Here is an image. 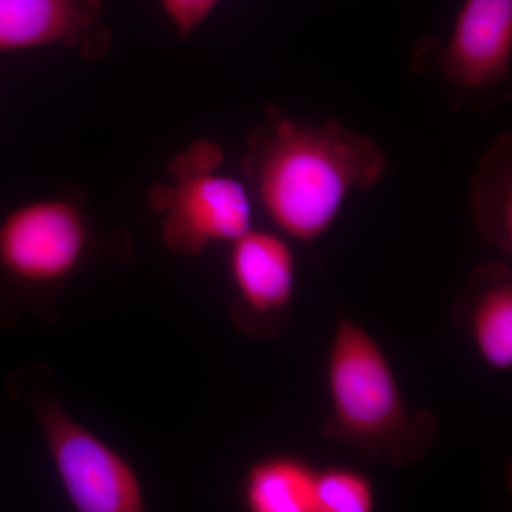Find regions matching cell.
<instances>
[{
  "label": "cell",
  "instance_id": "cell-1",
  "mask_svg": "<svg viewBox=\"0 0 512 512\" xmlns=\"http://www.w3.org/2000/svg\"><path fill=\"white\" fill-rule=\"evenodd\" d=\"M387 160L375 141L330 120L305 126L275 111L252 131L242 168L262 207L289 237H322L353 190L379 183Z\"/></svg>",
  "mask_w": 512,
  "mask_h": 512
},
{
  "label": "cell",
  "instance_id": "cell-2",
  "mask_svg": "<svg viewBox=\"0 0 512 512\" xmlns=\"http://www.w3.org/2000/svg\"><path fill=\"white\" fill-rule=\"evenodd\" d=\"M330 414L326 439L390 467L412 466L439 433L429 410H410L386 353L367 330L340 316L326 362Z\"/></svg>",
  "mask_w": 512,
  "mask_h": 512
},
{
  "label": "cell",
  "instance_id": "cell-3",
  "mask_svg": "<svg viewBox=\"0 0 512 512\" xmlns=\"http://www.w3.org/2000/svg\"><path fill=\"white\" fill-rule=\"evenodd\" d=\"M222 161L224 151L214 141H195L171 161L173 183L151 187L148 201L163 217V242L175 254L200 255L252 228L248 191L235 178L217 174Z\"/></svg>",
  "mask_w": 512,
  "mask_h": 512
},
{
  "label": "cell",
  "instance_id": "cell-4",
  "mask_svg": "<svg viewBox=\"0 0 512 512\" xmlns=\"http://www.w3.org/2000/svg\"><path fill=\"white\" fill-rule=\"evenodd\" d=\"M37 420L60 483L77 511H144L136 471L119 453L55 403L39 404Z\"/></svg>",
  "mask_w": 512,
  "mask_h": 512
},
{
  "label": "cell",
  "instance_id": "cell-5",
  "mask_svg": "<svg viewBox=\"0 0 512 512\" xmlns=\"http://www.w3.org/2000/svg\"><path fill=\"white\" fill-rule=\"evenodd\" d=\"M87 242L86 224L70 202H29L0 221V278L46 285L72 274Z\"/></svg>",
  "mask_w": 512,
  "mask_h": 512
},
{
  "label": "cell",
  "instance_id": "cell-6",
  "mask_svg": "<svg viewBox=\"0 0 512 512\" xmlns=\"http://www.w3.org/2000/svg\"><path fill=\"white\" fill-rule=\"evenodd\" d=\"M231 244L229 272L245 323L264 335H278L289 323L295 293L292 248L279 235L254 228Z\"/></svg>",
  "mask_w": 512,
  "mask_h": 512
},
{
  "label": "cell",
  "instance_id": "cell-7",
  "mask_svg": "<svg viewBox=\"0 0 512 512\" xmlns=\"http://www.w3.org/2000/svg\"><path fill=\"white\" fill-rule=\"evenodd\" d=\"M109 43L103 0H0V52L59 45L94 59Z\"/></svg>",
  "mask_w": 512,
  "mask_h": 512
},
{
  "label": "cell",
  "instance_id": "cell-8",
  "mask_svg": "<svg viewBox=\"0 0 512 512\" xmlns=\"http://www.w3.org/2000/svg\"><path fill=\"white\" fill-rule=\"evenodd\" d=\"M512 56V0H464L441 70L466 90L505 79Z\"/></svg>",
  "mask_w": 512,
  "mask_h": 512
},
{
  "label": "cell",
  "instance_id": "cell-9",
  "mask_svg": "<svg viewBox=\"0 0 512 512\" xmlns=\"http://www.w3.org/2000/svg\"><path fill=\"white\" fill-rule=\"evenodd\" d=\"M458 322L485 365L512 367V276L504 264L478 266L458 301Z\"/></svg>",
  "mask_w": 512,
  "mask_h": 512
},
{
  "label": "cell",
  "instance_id": "cell-10",
  "mask_svg": "<svg viewBox=\"0 0 512 512\" xmlns=\"http://www.w3.org/2000/svg\"><path fill=\"white\" fill-rule=\"evenodd\" d=\"M316 474L292 456L256 461L244 478L245 507L251 512H316Z\"/></svg>",
  "mask_w": 512,
  "mask_h": 512
},
{
  "label": "cell",
  "instance_id": "cell-11",
  "mask_svg": "<svg viewBox=\"0 0 512 512\" xmlns=\"http://www.w3.org/2000/svg\"><path fill=\"white\" fill-rule=\"evenodd\" d=\"M501 165L495 163L494 151L491 160L483 164L481 171V184L476 191V218L481 232L488 241L503 249L511 245V198L507 194V164L504 165L501 174Z\"/></svg>",
  "mask_w": 512,
  "mask_h": 512
},
{
  "label": "cell",
  "instance_id": "cell-12",
  "mask_svg": "<svg viewBox=\"0 0 512 512\" xmlns=\"http://www.w3.org/2000/svg\"><path fill=\"white\" fill-rule=\"evenodd\" d=\"M372 481L348 467H329L316 474V512H370L375 508Z\"/></svg>",
  "mask_w": 512,
  "mask_h": 512
},
{
  "label": "cell",
  "instance_id": "cell-13",
  "mask_svg": "<svg viewBox=\"0 0 512 512\" xmlns=\"http://www.w3.org/2000/svg\"><path fill=\"white\" fill-rule=\"evenodd\" d=\"M160 2L164 12L177 29L178 35L187 39L194 30L200 28L221 0H160Z\"/></svg>",
  "mask_w": 512,
  "mask_h": 512
}]
</instances>
